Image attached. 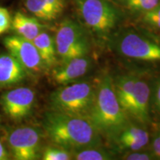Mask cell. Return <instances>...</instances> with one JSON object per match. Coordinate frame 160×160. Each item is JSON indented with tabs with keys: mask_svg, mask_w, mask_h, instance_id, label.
<instances>
[{
	"mask_svg": "<svg viewBox=\"0 0 160 160\" xmlns=\"http://www.w3.org/2000/svg\"><path fill=\"white\" fill-rule=\"evenodd\" d=\"M43 128L52 142L69 151L101 145V133L88 118L51 111L44 117Z\"/></svg>",
	"mask_w": 160,
	"mask_h": 160,
	"instance_id": "cell-1",
	"label": "cell"
},
{
	"mask_svg": "<svg viewBox=\"0 0 160 160\" xmlns=\"http://www.w3.org/2000/svg\"><path fill=\"white\" fill-rule=\"evenodd\" d=\"M89 119L101 134L114 139L128 124V117L122 108L113 88V79L106 75L97 87Z\"/></svg>",
	"mask_w": 160,
	"mask_h": 160,
	"instance_id": "cell-2",
	"label": "cell"
},
{
	"mask_svg": "<svg viewBox=\"0 0 160 160\" xmlns=\"http://www.w3.org/2000/svg\"><path fill=\"white\" fill-rule=\"evenodd\" d=\"M96 92L97 88L88 82L62 85L50 96L51 111L89 119Z\"/></svg>",
	"mask_w": 160,
	"mask_h": 160,
	"instance_id": "cell-3",
	"label": "cell"
},
{
	"mask_svg": "<svg viewBox=\"0 0 160 160\" xmlns=\"http://www.w3.org/2000/svg\"><path fill=\"white\" fill-rule=\"evenodd\" d=\"M85 25L99 37H106L115 28L119 13L106 0H77Z\"/></svg>",
	"mask_w": 160,
	"mask_h": 160,
	"instance_id": "cell-4",
	"label": "cell"
},
{
	"mask_svg": "<svg viewBox=\"0 0 160 160\" xmlns=\"http://www.w3.org/2000/svg\"><path fill=\"white\" fill-rule=\"evenodd\" d=\"M55 45L61 62L85 57L89 52L88 39L85 31L71 19L64 20L60 24L56 33Z\"/></svg>",
	"mask_w": 160,
	"mask_h": 160,
	"instance_id": "cell-5",
	"label": "cell"
},
{
	"mask_svg": "<svg viewBox=\"0 0 160 160\" xmlns=\"http://www.w3.org/2000/svg\"><path fill=\"white\" fill-rule=\"evenodd\" d=\"M120 55L129 59L145 62H160V45L137 33H124L113 42Z\"/></svg>",
	"mask_w": 160,
	"mask_h": 160,
	"instance_id": "cell-6",
	"label": "cell"
},
{
	"mask_svg": "<svg viewBox=\"0 0 160 160\" xmlns=\"http://www.w3.org/2000/svg\"><path fill=\"white\" fill-rule=\"evenodd\" d=\"M41 134L38 129L24 126L10 132L8 142L12 154L17 160H34L39 157Z\"/></svg>",
	"mask_w": 160,
	"mask_h": 160,
	"instance_id": "cell-7",
	"label": "cell"
},
{
	"mask_svg": "<svg viewBox=\"0 0 160 160\" xmlns=\"http://www.w3.org/2000/svg\"><path fill=\"white\" fill-rule=\"evenodd\" d=\"M3 44L8 52L19 62L28 72L39 73L46 68L39 51L33 42L20 36L5 37Z\"/></svg>",
	"mask_w": 160,
	"mask_h": 160,
	"instance_id": "cell-8",
	"label": "cell"
},
{
	"mask_svg": "<svg viewBox=\"0 0 160 160\" xmlns=\"http://www.w3.org/2000/svg\"><path fill=\"white\" fill-rule=\"evenodd\" d=\"M36 100L35 92L28 88H18L4 93L0 103L4 113L15 121L24 119L31 114Z\"/></svg>",
	"mask_w": 160,
	"mask_h": 160,
	"instance_id": "cell-9",
	"label": "cell"
},
{
	"mask_svg": "<svg viewBox=\"0 0 160 160\" xmlns=\"http://www.w3.org/2000/svg\"><path fill=\"white\" fill-rule=\"evenodd\" d=\"M151 93L147 82L137 77L125 113L128 117H131L140 125L151 122L149 113Z\"/></svg>",
	"mask_w": 160,
	"mask_h": 160,
	"instance_id": "cell-10",
	"label": "cell"
},
{
	"mask_svg": "<svg viewBox=\"0 0 160 160\" xmlns=\"http://www.w3.org/2000/svg\"><path fill=\"white\" fill-rule=\"evenodd\" d=\"M91 65V59L88 55L63 62L52 70V79L60 85L75 82L88 72Z\"/></svg>",
	"mask_w": 160,
	"mask_h": 160,
	"instance_id": "cell-11",
	"label": "cell"
},
{
	"mask_svg": "<svg viewBox=\"0 0 160 160\" xmlns=\"http://www.w3.org/2000/svg\"><path fill=\"white\" fill-rule=\"evenodd\" d=\"M142 126L128 124L113 139L117 147L126 152L144 148L149 142V133Z\"/></svg>",
	"mask_w": 160,
	"mask_h": 160,
	"instance_id": "cell-12",
	"label": "cell"
},
{
	"mask_svg": "<svg viewBox=\"0 0 160 160\" xmlns=\"http://www.w3.org/2000/svg\"><path fill=\"white\" fill-rule=\"evenodd\" d=\"M28 71L9 52L0 53V87L17 85L25 79Z\"/></svg>",
	"mask_w": 160,
	"mask_h": 160,
	"instance_id": "cell-13",
	"label": "cell"
},
{
	"mask_svg": "<svg viewBox=\"0 0 160 160\" xmlns=\"http://www.w3.org/2000/svg\"><path fill=\"white\" fill-rule=\"evenodd\" d=\"M65 0H26L25 6L36 17L45 21H53L65 9Z\"/></svg>",
	"mask_w": 160,
	"mask_h": 160,
	"instance_id": "cell-14",
	"label": "cell"
},
{
	"mask_svg": "<svg viewBox=\"0 0 160 160\" xmlns=\"http://www.w3.org/2000/svg\"><path fill=\"white\" fill-rule=\"evenodd\" d=\"M11 26L20 37L33 41L42 32L44 26L37 19L17 12L12 19Z\"/></svg>",
	"mask_w": 160,
	"mask_h": 160,
	"instance_id": "cell-15",
	"label": "cell"
},
{
	"mask_svg": "<svg viewBox=\"0 0 160 160\" xmlns=\"http://www.w3.org/2000/svg\"><path fill=\"white\" fill-rule=\"evenodd\" d=\"M32 42L39 51L46 68L55 66L57 61L55 39L46 32H41Z\"/></svg>",
	"mask_w": 160,
	"mask_h": 160,
	"instance_id": "cell-16",
	"label": "cell"
},
{
	"mask_svg": "<svg viewBox=\"0 0 160 160\" xmlns=\"http://www.w3.org/2000/svg\"><path fill=\"white\" fill-rule=\"evenodd\" d=\"M137 79V76L131 74L119 75L114 79H112L115 94L125 113L128 105L130 97L134 88Z\"/></svg>",
	"mask_w": 160,
	"mask_h": 160,
	"instance_id": "cell-17",
	"label": "cell"
},
{
	"mask_svg": "<svg viewBox=\"0 0 160 160\" xmlns=\"http://www.w3.org/2000/svg\"><path fill=\"white\" fill-rule=\"evenodd\" d=\"M73 159L77 160H108L113 159V155L100 146L82 148L72 152Z\"/></svg>",
	"mask_w": 160,
	"mask_h": 160,
	"instance_id": "cell-18",
	"label": "cell"
},
{
	"mask_svg": "<svg viewBox=\"0 0 160 160\" xmlns=\"http://www.w3.org/2000/svg\"><path fill=\"white\" fill-rule=\"evenodd\" d=\"M73 159L69 150L62 147H48L44 150L42 159L44 160H69Z\"/></svg>",
	"mask_w": 160,
	"mask_h": 160,
	"instance_id": "cell-19",
	"label": "cell"
},
{
	"mask_svg": "<svg viewBox=\"0 0 160 160\" xmlns=\"http://www.w3.org/2000/svg\"><path fill=\"white\" fill-rule=\"evenodd\" d=\"M128 8L135 12L145 13L160 4V0H125Z\"/></svg>",
	"mask_w": 160,
	"mask_h": 160,
	"instance_id": "cell-20",
	"label": "cell"
},
{
	"mask_svg": "<svg viewBox=\"0 0 160 160\" xmlns=\"http://www.w3.org/2000/svg\"><path fill=\"white\" fill-rule=\"evenodd\" d=\"M143 13L142 21L146 25L153 29L160 30V4Z\"/></svg>",
	"mask_w": 160,
	"mask_h": 160,
	"instance_id": "cell-21",
	"label": "cell"
},
{
	"mask_svg": "<svg viewBox=\"0 0 160 160\" xmlns=\"http://www.w3.org/2000/svg\"><path fill=\"white\" fill-rule=\"evenodd\" d=\"M12 19L8 9L0 7V35L7 32L11 27Z\"/></svg>",
	"mask_w": 160,
	"mask_h": 160,
	"instance_id": "cell-22",
	"label": "cell"
},
{
	"mask_svg": "<svg viewBox=\"0 0 160 160\" xmlns=\"http://www.w3.org/2000/svg\"><path fill=\"white\" fill-rule=\"evenodd\" d=\"M154 154L151 153H145L141 150L135 151H128L122 156V159L127 160H151L155 159Z\"/></svg>",
	"mask_w": 160,
	"mask_h": 160,
	"instance_id": "cell-23",
	"label": "cell"
},
{
	"mask_svg": "<svg viewBox=\"0 0 160 160\" xmlns=\"http://www.w3.org/2000/svg\"><path fill=\"white\" fill-rule=\"evenodd\" d=\"M152 104L158 113H160V78L157 81L153 91V96L152 97Z\"/></svg>",
	"mask_w": 160,
	"mask_h": 160,
	"instance_id": "cell-24",
	"label": "cell"
},
{
	"mask_svg": "<svg viewBox=\"0 0 160 160\" xmlns=\"http://www.w3.org/2000/svg\"><path fill=\"white\" fill-rule=\"evenodd\" d=\"M152 148H153V154L155 157H158V159H160V132L153 140Z\"/></svg>",
	"mask_w": 160,
	"mask_h": 160,
	"instance_id": "cell-25",
	"label": "cell"
},
{
	"mask_svg": "<svg viewBox=\"0 0 160 160\" xmlns=\"http://www.w3.org/2000/svg\"><path fill=\"white\" fill-rule=\"evenodd\" d=\"M8 152L7 151L5 148L4 147L3 144L0 141V160H7L8 159Z\"/></svg>",
	"mask_w": 160,
	"mask_h": 160,
	"instance_id": "cell-26",
	"label": "cell"
}]
</instances>
